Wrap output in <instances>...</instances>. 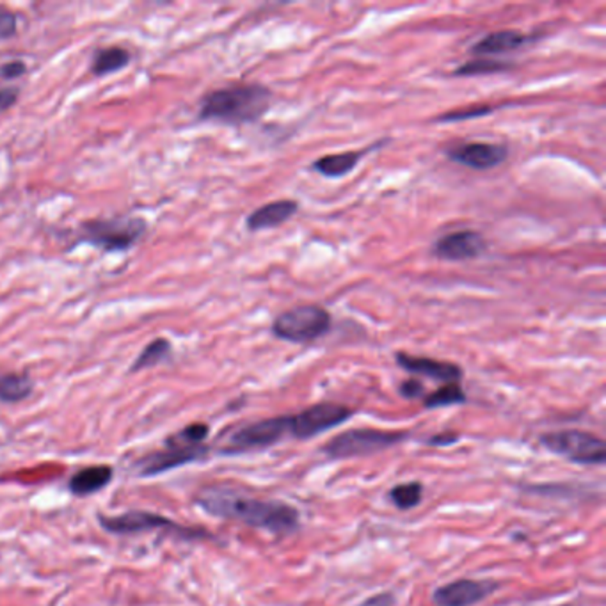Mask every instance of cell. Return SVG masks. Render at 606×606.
Here are the masks:
<instances>
[{"label":"cell","instance_id":"1","mask_svg":"<svg viewBox=\"0 0 606 606\" xmlns=\"http://www.w3.org/2000/svg\"><path fill=\"white\" fill-rule=\"evenodd\" d=\"M196 503L211 516L244 523L269 534L290 535L299 529V510L285 501L254 498L230 488H207Z\"/></svg>","mask_w":606,"mask_h":606},{"label":"cell","instance_id":"2","mask_svg":"<svg viewBox=\"0 0 606 606\" xmlns=\"http://www.w3.org/2000/svg\"><path fill=\"white\" fill-rule=\"evenodd\" d=\"M272 102V93L260 84L228 86L203 97L200 119L224 125H244L260 119Z\"/></svg>","mask_w":606,"mask_h":606},{"label":"cell","instance_id":"3","mask_svg":"<svg viewBox=\"0 0 606 606\" xmlns=\"http://www.w3.org/2000/svg\"><path fill=\"white\" fill-rule=\"evenodd\" d=\"M209 436V426L205 424H192L189 427L180 430L173 437L168 439L166 450L155 452L146 456L143 461L138 464L141 477H153L157 473L169 471L179 467L181 464L200 461L205 457L207 448L201 445Z\"/></svg>","mask_w":606,"mask_h":606},{"label":"cell","instance_id":"4","mask_svg":"<svg viewBox=\"0 0 606 606\" xmlns=\"http://www.w3.org/2000/svg\"><path fill=\"white\" fill-rule=\"evenodd\" d=\"M146 233V221L141 217L91 219L80 224L78 241L106 252H121L134 248Z\"/></svg>","mask_w":606,"mask_h":606},{"label":"cell","instance_id":"5","mask_svg":"<svg viewBox=\"0 0 606 606\" xmlns=\"http://www.w3.org/2000/svg\"><path fill=\"white\" fill-rule=\"evenodd\" d=\"M407 437L404 430H381V428H351L334 436L324 445V454L329 459L342 461L351 457L372 456L400 445Z\"/></svg>","mask_w":606,"mask_h":606},{"label":"cell","instance_id":"6","mask_svg":"<svg viewBox=\"0 0 606 606\" xmlns=\"http://www.w3.org/2000/svg\"><path fill=\"white\" fill-rule=\"evenodd\" d=\"M331 329V315L317 304L292 308L272 324L274 336L292 344H310Z\"/></svg>","mask_w":606,"mask_h":606},{"label":"cell","instance_id":"7","mask_svg":"<svg viewBox=\"0 0 606 606\" xmlns=\"http://www.w3.org/2000/svg\"><path fill=\"white\" fill-rule=\"evenodd\" d=\"M540 443L553 454L576 464H603L605 441L585 430H560L540 436Z\"/></svg>","mask_w":606,"mask_h":606},{"label":"cell","instance_id":"8","mask_svg":"<svg viewBox=\"0 0 606 606\" xmlns=\"http://www.w3.org/2000/svg\"><path fill=\"white\" fill-rule=\"evenodd\" d=\"M351 416L353 411L349 407L333 402H322L297 415H290V434L297 439H310L345 424Z\"/></svg>","mask_w":606,"mask_h":606},{"label":"cell","instance_id":"9","mask_svg":"<svg viewBox=\"0 0 606 606\" xmlns=\"http://www.w3.org/2000/svg\"><path fill=\"white\" fill-rule=\"evenodd\" d=\"M290 434V416H274L260 420L235 430L226 445V454L262 450L280 443Z\"/></svg>","mask_w":606,"mask_h":606},{"label":"cell","instance_id":"10","mask_svg":"<svg viewBox=\"0 0 606 606\" xmlns=\"http://www.w3.org/2000/svg\"><path fill=\"white\" fill-rule=\"evenodd\" d=\"M100 525L112 532V534H138V532H148L155 529H173L180 532L181 537L187 539H203L209 537L203 530H194V529H183L175 525L171 519L160 514H153L148 510H130L114 518L100 516Z\"/></svg>","mask_w":606,"mask_h":606},{"label":"cell","instance_id":"11","mask_svg":"<svg viewBox=\"0 0 606 606\" xmlns=\"http://www.w3.org/2000/svg\"><path fill=\"white\" fill-rule=\"evenodd\" d=\"M497 581L491 580H456L441 585L432 594L436 606H473L488 600L495 589Z\"/></svg>","mask_w":606,"mask_h":606},{"label":"cell","instance_id":"12","mask_svg":"<svg viewBox=\"0 0 606 606\" xmlns=\"http://www.w3.org/2000/svg\"><path fill=\"white\" fill-rule=\"evenodd\" d=\"M445 153L452 162H457L469 169L484 171L503 164L507 160L508 149L503 144L463 143L447 148Z\"/></svg>","mask_w":606,"mask_h":606},{"label":"cell","instance_id":"13","mask_svg":"<svg viewBox=\"0 0 606 606\" xmlns=\"http://www.w3.org/2000/svg\"><path fill=\"white\" fill-rule=\"evenodd\" d=\"M484 251H486L484 237L477 231L464 230V231H454V233L441 237L434 244L432 254L441 260L463 262V260L478 258Z\"/></svg>","mask_w":606,"mask_h":606},{"label":"cell","instance_id":"14","mask_svg":"<svg viewBox=\"0 0 606 606\" xmlns=\"http://www.w3.org/2000/svg\"><path fill=\"white\" fill-rule=\"evenodd\" d=\"M396 365L404 368L409 374L415 375H424L434 381L441 383H459L463 379V370L461 366L448 363V361H437L432 357H418L413 354H396Z\"/></svg>","mask_w":606,"mask_h":606},{"label":"cell","instance_id":"15","mask_svg":"<svg viewBox=\"0 0 606 606\" xmlns=\"http://www.w3.org/2000/svg\"><path fill=\"white\" fill-rule=\"evenodd\" d=\"M299 205L293 200H278L272 203H267L260 209H256L252 214L248 217L246 224L250 231H260V230H269L274 226H280L286 222L290 217H293L297 212Z\"/></svg>","mask_w":606,"mask_h":606},{"label":"cell","instance_id":"16","mask_svg":"<svg viewBox=\"0 0 606 606\" xmlns=\"http://www.w3.org/2000/svg\"><path fill=\"white\" fill-rule=\"evenodd\" d=\"M530 41V37L519 31H498L482 37L471 46V52L475 56H501L514 52L521 46H525Z\"/></svg>","mask_w":606,"mask_h":606},{"label":"cell","instance_id":"17","mask_svg":"<svg viewBox=\"0 0 606 606\" xmlns=\"http://www.w3.org/2000/svg\"><path fill=\"white\" fill-rule=\"evenodd\" d=\"M112 480V469L108 466H91L78 471L70 480V491L77 497L93 495L104 489Z\"/></svg>","mask_w":606,"mask_h":606},{"label":"cell","instance_id":"18","mask_svg":"<svg viewBox=\"0 0 606 606\" xmlns=\"http://www.w3.org/2000/svg\"><path fill=\"white\" fill-rule=\"evenodd\" d=\"M363 153L365 151H345L336 155H325L313 162V169L327 179H342L356 168Z\"/></svg>","mask_w":606,"mask_h":606},{"label":"cell","instance_id":"19","mask_svg":"<svg viewBox=\"0 0 606 606\" xmlns=\"http://www.w3.org/2000/svg\"><path fill=\"white\" fill-rule=\"evenodd\" d=\"M33 393V381L27 374L0 372V400L5 404H16L26 400Z\"/></svg>","mask_w":606,"mask_h":606},{"label":"cell","instance_id":"20","mask_svg":"<svg viewBox=\"0 0 606 606\" xmlns=\"http://www.w3.org/2000/svg\"><path fill=\"white\" fill-rule=\"evenodd\" d=\"M130 63V54L123 46H108L95 54L91 72L97 77H106L119 72Z\"/></svg>","mask_w":606,"mask_h":606},{"label":"cell","instance_id":"21","mask_svg":"<svg viewBox=\"0 0 606 606\" xmlns=\"http://www.w3.org/2000/svg\"><path fill=\"white\" fill-rule=\"evenodd\" d=\"M173 347L166 338H157L151 344H148L141 351V354L134 361V365L130 366V372H139V370H146L151 368L162 361H166L169 354H171Z\"/></svg>","mask_w":606,"mask_h":606},{"label":"cell","instance_id":"22","mask_svg":"<svg viewBox=\"0 0 606 606\" xmlns=\"http://www.w3.org/2000/svg\"><path fill=\"white\" fill-rule=\"evenodd\" d=\"M422 498H424V488H422L420 482L398 484L390 491V499H392L393 505L400 510L415 508L416 505H420Z\"/></svg>","mask_w":606,"mask_h":606},{"label":"cell","instance_id":"23","mask_svg":"<svg viewBox=\"0 0 606 606\" xmlns=\"http://www.w3.org/2000/svg\"><path fill=\"white\" fill-rule=\"evenodd\" d=\"M463 402H466V395H464L459 383H448V385L441 386L437 392L427 395L426 400H424L427 409L456 406V404H463Z\"/></svg>","mask_w":606,"mask_h":606},{"label":"cell","instance_id":"24","mask_svg":"<svg viewBox=\"0 0 606 606\" xmlns=\"http://www.w3.org/2000/svg\"><path fill=\"white\" fill-rule=\"evenodd\" d=\"M508 68V65L505 63H497L486 57L480 59H473L467 65H464L461 68H457V72L454 73L456 77H473V75H488V73H499L505 72Z\"/></svg>","mask_w":606,"mask_h":606},{"label":"cell","instance_id":"25","mask_svg":"<svg viewBox=\"0 0 606 606\" xmlns=\"http://www.w3.org/2000/svg\"><path fill=\"white\" fill-rule=\"evenodd\" d=\"M491 110L493 108H488V106H480V108H466V110H457V112H447L445 116L437 118V121H461V119L477 118V116H486Z\"/></svg>","mask_w":606,"mask_h":606},{"label":"cell","instance_id":"26","mask_svg":"<svg viewBox=\"0 0 606 606\" xmlns=\"http://www.w3.org/2000/svg\"><path fill=\"white\" fill-rule=\"evenodd\" d=\"M16 15L5 9H0V39H7L16 35Z\"/></svg>","mask_w":606,"mask_h":606},{"label":"cell","instance_id":"27","mask_svg":"<svg viewBox=\"0 0 606 606\" xmlns=\"http://www.w3.org/2000/svg\"><path fill=\"white\" fill-rule=\"evenodd\" d=\"M26 72H27V67H26L24 61H9V63H5V65L0 67V77L7 78V80L18 78V77H22Z\"/></svg>","mask_w":606,"mask_h":606},{"label":"cell","instance_id":"28","mask_svg":"<svg viewBox=\"0 0 606 606\" xmlns=\"http://www.w3.org/2000/svg\"><path fill=\"white\" fill-rule=\"evenodd\" d=\"M400 395L406 396V398H420L424 395V386L422 383H418L416 379H411V381H406L400 385Z\"/></svg>","mask_w":606,"mask_h":606},{"label":"cell","instance_id":"29","mask_svg":"<svg viewBox=\"0 0 606 606\" xmlns=\"http://www.w3.org/2000/svg\"><path fill=\"white\" fill-rule=\"evenodd\" d=\"M18 100V89L15 87H0V112L13 108Z\"/></svg>","mask_w":606,"mask_h":606},{"label":"cell","instance_id":"30","mask_svg":"<svg viewBox=\"0 0 606 606\" xmlns=\"http://www.w3.org/2000/svg\"><path fill=\"white\" fill-rule=\"evenodd\" d=\"M459 436L454 434V432H445V434H437L434 437L428 439V445H434V447H448L452 443H457Z\"/></svg>","mask_w":606,"mask_h":606},{"label":"cell","instance_id":"31","mask_svg":"<svg viewBox=\"0 0 606 606\" xmlns=\"http://www.w3.org/2000/svg\"><path fill=\"white\" fill-rule=\"evenodd\" d=\"M393 601H395V598L392 594H379V596L366 600L363 606H393Z\"/></svg>","mask_w":606,"mask_h":606},{"label":"cell","instance_id":"32","mask_svg":"<svg viewBox=\"0 0 606 606\" xmlns=\"http://www.w3.org/2000/svg\"><path fill=\"white\" fill-rule=\"evenodd\" d=\"M560 606H574V605H560Z\"/></svg>","mask_w":606,"mask_h":606}]
</instances>
